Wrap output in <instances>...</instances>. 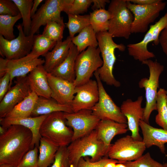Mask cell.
Segmentation results:
<instances>
[{
  "label": "cell",
  "instance_id": "cell-50",
  "mask_svg": "<svg viewBox=\"0 0 167 167\" xmlns=\"http://www.w3.org/2000/svg\"><path fill=\"white\" fill-rule=\"evenodd\" d=\"M7 128L1 126H0V135L3 134L6 131Z\"/></svg>",
  "mask_w": 167,
  "mask_h": 167
},
{
  "label": "cell",
  "instance_id": "cell-40",
  "mask_svg": "<svg viewBox=\"0 0 167 167\" xmlns=\"http://www.w3.org/2000/svg\"><path fill=\"white\" fill-rule=\"evenodd\" d=\"M92 2V0H74L67 14L79 15L84 13L87 11Z\"/></svg>",
  "mask_w": 167,
  "mask_h": 167
},
{
  "label": "cell",
  "instance_id": "cell-51",
  "mask_svg": "<svg viewBox=\"0 0 167 167\" xmlns=\"http://www.w3.org/2000/svg\"><path fill=\"white\" fill-rule=\"evenodd\" d=\"M116 167H126V166L123 163L120 162L116 164Z\"/></svg>",
  "mask_w": 167,
  "mask_h": 167
},
{
  "label": "cell",
  "instance_id": "cell-35",
  "mask_svg": "<svg viewBox=\"0 0 167 167\" xmlns=\"http://www.w3.org/2000/svg\"><path fill=\"white\" fill-rule=\"evenodd\" d=\"M57 42L42 34L34 35L33 44L30 53L38 58L41 55L44 56L54 47Z\"/></svg>",
  "mask_w": 167,
  "mask_h": 167
},
{
  "label": "cell",
  "instance_id": "cell-1",
  "mask_svg": "<svg viewBox=\"0 0 167 167\" xmlns=\"http://www.w3.org/2000/svg\"><path fill=\"white\" fill-rule=\"evenodd\" d=\"M32 134L23 126L13 125L0 135V165L16 167L31 149Z\"/></svg>",
  "mask_w": 167,
  "mask_h": 167
},
{
  "label": "cell",
  "instance_id": "cell-17",
  "mask_svg": "<svg viewBox=\"0 0 167 167\" xmlns=\"http://www.w3.org/2000/svg\"><path fill=\"white\" fill-rule=\"evenodd\" d=\"M47 77L51 91V98L60 104L71 106L75 94V86L73 83L56 77L48 72Z\"/></svg>",
  "mask_w": 167,
  "mask_h": 167
},
{
  "label": "cell",
  "instance_id": "cell-55",
  "mask_svg": "<svg viewBox=\"0 0 167 167\" xmlns=\"http://www.w3.org/2000/svg\"><path fill=\"white\" fill-rule=\"evenodd\" d=\"M166 100L167 101V90H166Z\"/></svg>",
  "mask_w": 167,
  "mask_h": 167
},
{
  "label": "cell",
  "instance_id": "cell-38",
  "mask_svg": "<svg viewBox=\"0 0 167 167\" xmlns=\"http://www.w3.org/2000/svg\"><path fill=\"white\" fill-rule=\"evenodd\" d=\"M38 152V148L35 146L26 154L16 167H39Z\"/></svg>",
  "mask_w": 167,
  "mask_h": 167
},
{
  "label": "cell",
  "instance_id": "cell-54",
  "mask_svg": "<svg viewBox=\"0 0 167 167\" xmlns=\"http://www.w3.org/2000/svg\"><path fill=\"white\" fill-rule=\"evenodd\" d=\"M70 167H77V166L74 165H71Z\"/></svg>",
  "mask_w": 167,
  "mask_h": 167
},
{
  "label": "cell",
  "instance_id": "cell-25",
  "mask_svg": "<svg viewBox=\"0 0 167 167\" xmlns=\"http://www.w3.org/2000/svg\"><path fill=\"white\" fill-rule=\"evenodd\" d=\"M79 53L76 46L73 44L65 59L50 73L55 76L73 83L75 78V62Z\"/></svg>",
  "mask_w": 167,
  "mask_h": 167
},
{
  "label": "cell",
  "instance_id": "cell-39",
  "mask_svg": "<svg viewBox=\"0 0 167 167\" xmlns=\"http://www.w3.org/2000/svg\"><path fill=\"white\" fill-rule=\"evenodd\" d=\"M67 146L59 147L55 156L52 165L50 167H70Z\"/></svg>",
  "mask_w": 167,
  "mask_h": 167
},
{
  "label": "cell",
  "instance_id": "cell-33",
  "mask_svg": "<svg viewBox=\"0 0 167 167\" xmlns=\"http://www.w3.org/2000/svg\"><path fill=\"white\" fill-rule=\"evenodd\" d=\"M68 20L66 23L72 38L77 33H79L86 27L90 25L89 15H84L68 14Z\"/></svg>",
  "mask_w": 167,
  "mask_h": 167
},
{
  "label": "cell",
  "instance_id": "cell-9",
  "mask_svg": "<svg viewBox=\"0 0 167 167\" xmlns=\"http://www.w3.org/2000/svg\"><path fill=\"white\" fill-rule=\"evenodd\" d=\"M127 7L133 14L134 19L132 24V33H144L148 31L149 24L159 16L160 12L166 6V2L158 0L149 5H139L126 0Z\"/></svg>",
  "mask_w": 167,
  "mask_h": 167
},
{
  "label": "cell",
  "instance_id": "cell-52",
  "mask_svg": "<svg viewBox=\"0 0 167 167\" xmlns=\"http://www.w3.org/2000/svg\"><path fill=\"white\" fill-rule=\"evenodd\" d=\"M0 167H12L10 166H9L6 165H0Z\"/></svg>",
  "mask_w": 167,
  "mask_h": 167
},
{
  "label": "cell",
  "instance_id": "cell-48",
  "mask_svg": "<svg viewBox=\"0 0 167 167\" xmlns=\"http://www.w3.org/2000/svg\"><path fill=\"white\" fill-rule=\"evenodd\" d=\"M43 1V0H34L31 9L32 17L34 15L36 12L37 8L40 3Z\"/></svg>",
  "mask_w": 167,
  "mask_h": 167
},
{
  "label": "cell",
  "instance_id": "cell-41",
  "mask_svg": "<svg viewBox=\"0 0 167 167\" xmlns=\"http://www.w3.org/2000/svg\"><path fill=\"white\" fill-rule=\"evenodd\" d=\"M88 157H85V159L83 157L80 158L78 161L77 167H104L108 162L117 161L105 156L99 161L92 162Z\"/></svg>",
  "mask_w": 167,
  "mask_h": 167
},
{
  "label": "cell",
  "instance_id": "cell-15",
  "mask_svg": "<svg viewBox=\"0 0 167 167\" xmlns=\"http://www.w3.org/2000/svg\"><path fill=\"white\" fill-rule=\"evenodd\" d=\"M76 95L71 107L73 112L83 109H91L98 102L99 91L96 80L91 79L88 82L75 88Z\"/></svg>",
  "mask_w": 167,
  "mask_h": 167
},
{
  "label": "cell",
  "instance_id": "cell-46",
  "mask_svg": "<svg viewBox=\"0 0 167 167\" xmlns=\"http://www.w3.org/2000/svg\"><path fill=\"white\" fill-rule=\"evenodd\" d=\"M7 59L2 58H0V78L4 76L7 72Z\"/></svg>",
  "mask_w": 167,
  "mask_h": 167
},
{
  "label": "cell",
  "instance_id": "cell-53",
  "mask_svg": "<svg viewBox=\"0 0 167 167\" xmlns=\"http://www.w3.org/2000/svg\"><path fill=\"white\" fill-rule=\"evenodd\" d=\"M163 167H167V163H165L163 164Z\"/></svg>",
  "mask_w": 167,
  "mask_h": 167
},
{
  "label": "cell",
  "instance_id": "cell-8",
  "mask_svg": "<svg viewBox=\"0 0 167 167\" xmlns=\"http://www.w3.org/2000/svg\"><path fill=\"white\" fill-rule=\"evenodd\" d=\"M100 48L90 46L77 56L75 62V86L83 84L90 79L93 74L103 65Z\"/></svg>",
  "mask_w": 167,
  "mask_h": 167
},
{
  "label": "cell",
  "instance_id": "cell-24",
  "mask_svg": "<svg viewBox=\"0 0 167 167\" xmlns=\"http://www.w3.org/2000/svg\"><path fill=\"white\" fill-rule=\"evenodd\" d=\"M96 131L98 138L107 147L110 148L111 142L117 135L126 133L128 130L127 124L120 123L111 120H100Z\"/></svg>",
  "mask_w": 167,
  "mask_h": 167
},
{
  "label": "cell",
  "instance_id": "cell-21",
  "mask_svg": "<svg viewBox=\"0 0 167 167\" xmlns=\"http://www.w3.org/2000/svg\"><path fill=\"white\" fill-rule=\"evenodd\" d=\"M139 127L143 136L142 141L146 148L156 146L162 153L165 154V144L167 143V131L153 127L142 120L140 122Z\"/></svg>",
  "mask_w": 167,
  "mask_h": 167
},
{
  "label": "cell",
  "instance_id": "cell-4",
  "mask_svg": "<svg viewBox=\"0 0 167 167\" xmlns=\"http://www.w3.org/2000/svg\"><path fill=\"white\" fill-rule=\"evenodd\" d=\"M64 112L57 111L48 114L40 127L43 137L59 147L67 146L71 142L73 131L66 123Z\"/></svg>",
  "mask_w": 167,
  "mask_h": 167
},
{
  "label": "cell",
  "instance_id": "cell-31",
  "mask_svg": "<svg viewBox=\"0 0 167 167\" xmlns=\"http://www.w3.org/2000/svg\"><path fill=\"white\" fill-rule=\"evenodd\" d=\"M166 90L160 88L158 90L156 100V110L155 121L156 123L162 129L167 131V101Z\"/></svg>",
  "mask_w": 167,
  "mask_h": 167
},
{
  "label": "cell",
  "instance_id": "cell-10",
  "mask_svg": "<svg viewBox=\"0 0 167 167\" xmlns=\"http://www.w3.org/2000/svg\"><path fill=\"white\" fill-rule=\"evenodd\" d=\"M19 31L18 36L9 40L0 35V54L8 60H14L24 57L31 52L34 42V36L26 35L22 24L16 26Z\"/></svg>",
  "mask_w": 167,
  "mask_h": 167
},
{
  "label": "cell",
  "instance_id": "cell-27",
  "mask_svg": "<svg viewBox=\"0 0 167 167\" xmlns=\"http://www.w3.org/2000/svg\"><path fill=\"white\" fill-rule=\"evenodd\" d=\"M59 147L49 140L41 137L38 147L39 167H48L53 163Z\"/></svg>",
  "mask_w": 167,
  "mask_h": 167
},
{
  "label": "cell",
  "instance_id": "cell-28",
  "mask_svg": "<svg viewBox=\"0 0 167 167\" xmlns=\"http://www.w3.org/2000/svg\"><path fill=\"white\" fill-rule=\"evenodd\" d=\"M38 97L34 92L32 91L24 100L16 105L5 118H19L31 117Z\"/></svg>",
  "mask_w": 167,
  "mask_h": 167
},
{
  "label": "cell",
  "instance_id": "cell-13",
  "mask_svg": "<svg viewBox=\"0 0 167 167\" xmlns=\"http://www.w3.org/2000/svg\"><path fill=\"white\" fill-rule=\"evenodd\" d=\"M64 116L67 125L73 131L72 141L95 130L100 120L93 114L91 109H83L75 112H64Z\"/></svg>",
  "mask_w": 167,
  "mask_h": 167
},
{
  "label": "cell",
  "instance_id": "cell-44",
  "mask_svg": "<svg viewBox=\"0 0 167 167\" xmlns=\"http://www.w3.org/2000/svg\"><path fill=\"white\" fill-rule=\"evenodd\" d=\"M159 39L163 51L167 57V26L161 32Z\"/></svg>",
  "mask_w": 167,
  "mask_h": 167
},
{
  "label": "cell",
  "instance_id": "cell-3",
  "mask_svg": "<svg viewBox=\"0 0 167 167\" xmlns=\"http://www.w3.org/2000/svg\"><path fill=\"white\" fill-rule=\"evenodd\" d=\"M96 36L103 61L102 66L96 71L102 81L108 85L119 87L121 83L116 79L113 74V66L116 59L115 50L117 49L124 51L126 46L122 43H115L108 31L97 33Z\"/></svg>",
  "mask_w": 167,
  "mask_h": 167
},
{
  "label": "cell",
  "instance_id": "cell-36",
  "mask_svg": "<svg viewBox=\"0 0 167 167\" xmlns=\"http://www.w3.org/2000/svg\"><path fill=\"white\" fill-rule=\"evenodd\" d=\"M45 26L42 34L43 35L56 42L62 41L65 24L51 21Z\"/></svg>",
  "mask_w": 167,
  "mask_h": 167
},
{
  "label": "cell",
  "instance_id": "cell-20",
  "mask_svg": "<svg viewBox=\"0 0 167 167\" xmlns=\"http://www.w3.org/2000/svg\"><path fill=\"white\" fill-rule=\"evenodd\" d=\"M47 115L19 118H0V123L1 126L6 128L11 125H18L23 126L30 129L33 136L31 145L32 149L35 146L39 147L41 138L40 134V127Z\"/></svg>",
  "mask_w": 167,
  "mask_h": 167
},
{
  "label": "cell",
  "instance_id": "cell-29",
  "mask_svg": "<svg viewBox=\"0 0 167 167\" xmlns=\"http://www.w3.org/2000/svg\"><path fill=\"white\" fill-rule=\"evenodd\" d=\"M71 40L79 53L85 50L87 47L96 48L98 46L96 33L91 25L84 28L78 35L71 38Z\"/></svg>",
  "mask_w": 167,
  "mask_h": 167
},
{
  "label": "cell",
  "instance_id": "cell-14",
  "mask_svg": "<svg viewBox=\"0 0 167 167\" xmlns=\"http://www.w3.org/2000/svg\"><path fill=\"white\" fill-rule=\"evenodd\" d=\"M15 85L11 88L0 102V118H4L32 92L27 76L17 78Z\"/></svg>",
  "mask_w": 167,
  "mask_h": 167
},
{
  "label": "cell",
  "instance_id": "cell-22",
  "mask_svg": "<svg viewBox=\"0 0 167 167\" xmlns=\"http://www.w3.org/2000/svg\"><path fill=\"white\" fill-rule=\"evenodd\" d=\"M72 44L71 38L69 36L64 41L57 42L52 50L44 56L43 66L47 72L50 73L64 61Z\"/></svg>",
  "mask_w": 167,
  "mask_h": 167
},
{
  "label": "cell",
  "instance_id": "cell-43",
  "mask_svg": "<svg viewBox=\"0 0 167 167\" xmlns=\"http://www.w3.org/2000/svg\"><path fill=\"white\" fill-rule=\"evenodd\" d=\"M10 80V75L8 72L0 78V102L9 89Z\"/></svg>",
  "mask_w": 167,
  "mask_h": 167
},
{
  "label": "cell",
  "instance_id": "cell-30",
  "mask_svg": "<svg viewBox=\"0 0 167 167\" xmlns=\"http://www.w3.org/2000/svg\"><path fill=\"white\" fill-rule=\"evenodd\" d=\"M89 15L90 25L96 34L108 31L111 15L108 10L105 9L95 10Z\"/></svg>",
  "mask_w": 167,
  "mask_h": 167
},
{
  "label": "cell",
  "instance_id": "cell-26",
  "mask_svg": "<svg viewBox=\"0 0 167 167\" xmlns=\"http://www.w3.org/2000/svg\"><path fill=\"white\" fill-rule=\"evenodd\" d=\"M57 111L73 112L71 106L60 104L53 99L38 96L31 116L36 117L47 115Z\"/></svg>",
  "mask_w": 167,
  "mask_h": 167
},
{
  "label": "cell",
  "instance_id": "cell-47",
  "mask_svg": "<svg viewBox=\"0 0 167 167\" xmlns=\"http://www.w3.org/2000/svg\"><path fill=\"white\" fill-rule=\"evenodd\" d=\"M132 3L139 5H147L153 4L158 0H129Z\"/></svg>",
  "mask_w": 167,
  "mask_h": 167
},
{
  "label": "cell",
  "instance_id": "cell-12",
  "mask_svg": "<svg viewBox=\"0 0 167 167\" xmlns=\"http://www.w3.org/2000/svg\"><path fill=\"white\" fill-rule=\"evenodd\" d=\"M146 147L142 141L127 135L117 140L112 144L107 156L120 162L135 160L142 155Z\"/></svg>",
  "mask_w": 167,
  "mask_h": 167
},
{
  "label": "cell",
  "instance_id": "cell-2",
  "mask_svg": "<svg viewBox=\"0 0 167 167\" xmlns=\"http://www.w3.org/2000/svg\"><path fill=\"white\" fill-rule=\"evenodd\" d=\"M70 165L77 166L79 159L90 156L92 162L100 161L107 156L110 148L99 139L95 130L88 135L76 139L67 146Z\"/></svg>",
  "mask_w": 167,
  "mask_h": 167
},
{
  "label": "cell",
  "instance_id": "cell-16",
  "mask_svg": "<svg viewBox=\"0 0 167 167\" xmlns=\"http://www.w3.org/2000/svg\"><path fill=\"white\" fill-rule=\"evenodd\" d=\"M143 97L139 96L135 101L128 99L122 102L120 109L126 118L128 130L131 132V136L134 139L142 141L139 133V123L143 120L144 108L142 106Z\"/></svg>",
  "mask_w": 167,
  "mask_h": 167
},
{
  "label": "cell",
  "instance_id": "cell-45",
  "mask_svg": "<svg viewBox=\"0 0 167 167\" xmlns=\"http://www.w3.org/2000/svg\"><path fill=\"white\" fill-rule=\"evenodd\" d=\"M93 3L91 8L93 10L105 9V7L107 3L110 2L108 0H92Z\"/></svg>",
  "mask_w": 167,
  "mask_h": 167
},
{
  "label": "cell",
  "instance_id": "cell-19",
  "mask_svg": "<svg viewBox=\"0 0 167 167\" xmlns=\"http://www.w3.org/2000/svg\"><path fill=\"white\" fill-rule=\"evenodd\" d=\"M151 42L156 45H158L159 40L156 36V32L154 24L150 26L149 29L143 39L140 42L130 44L127 46L128 54L134 58L142 62L146 60L154 58L155 55L148 51L147 46Z\"/></svg>",
  "mask_w": 167,
  "mask_h": 167
},
{
  "label": "cell",
  "instance_id": "cell-34",
  "mask_svg": "<svg viewBox=\"0 0 167 167\" xmlns=\"http://www.w3.org/2000/svg\"><path fill=\"white\" fill-rule=\"evenodd\" d=\"M22 18L20 13L15 16L0 15V35L9 40L15 38L13 27L15 23Z\"/></svg>",
  "mask_w": 167,
  "mask_h": 167
},
{
  "label": "cell",
  "instance_id": "cell-49",
  "mask_svg": "<svg viewBox=\"0 0 167 167\" xmlns=\"http://www.w3.org/2000/svg\"><path fill=\"white\" fill-rule=\"evenodd\" d=\"M120 163L117 161H112L107 163L104 167H116V163Z\"/></svg>",
  "mask_w": 167,
  "mask_h": 167
},
{
  "label": "cell",
  "instance_id": "cell-5",
  "mask_svg": "<svg viewBox=\"0 0 167 167\" xmlns=\"http://www.w3.org/2000/svg\"><path fill=\"white\" fill-rule=\"evenodd\" d=\"M142 63L147 66L149 72V78L141 79L138 83L139 87L144 88L145 91L146 105L142 120L149 124V119L152 113L154 110H156L159 79L164 68L163 65L157 61H153L150 59L145 60Z\"/></svg>",
  "mask_w": 167,
  "mask_h": 167
},
{
  "label": "cell",
  "instance_id": "cell-32",
  "mask_svg": "<svg viewBox=\"0 0 167 167\" xmlns=\"http://www.w3.org/2000/svg\"><path fill=\"white\" fill-rule=\"evenodd\" d=\"M17 6L22 19V24L26 35H30L32 24L31 9L33 0H12Z\"/></svg>",
  "mask_w": 167,
  "mask_h": 167
},
{
  "label": "cell",
  "instance_id": "cell-18",
  "mask_svg": "<svg viewBox=\"0 0 167 167\" xmlns=\"http://www.w3.org/2000/svg\"><path fill=\"white\" fill-rule=\"evenodd\" d=\"M45 62V59L39 58L30 53L19 59L8 60L7 71L11 77L9 89L13 79L26 76L35 68L42 65Z\"/></svg>",
  "mask_w": 167,
  "mask_h": 167
},
{
  "label": "cell",
  "instance_id": "cell-6",
  "mask_svg": "<svg viewBox=\"0 0 167 167\" xmlns=\"http://www.w3.org/2000/svg\"><path fill=\"white\" fill-rule=\"evenodd\" d=\"M108 10L111 15L108 32L113 37L128 39L131 33L133 14L127 7L126 0H112Z\"/></svg>",
  "mask_w": 167,
  "mask_h": 167
},
{
  "label": "cell",
  "instance_id": "cell-7",
  "mask_svg": "<svg viewBox=\"0 0 167 167\" xmlns=\"http://www.w3.org/2000/svg\"><path fill=\"white\" fill-rule=\"evenodd\" d=\"M74 0H46L32 17V24L30 35H34L38 33L42 25L49 22L55 21L65 24L62 11L68 13Z\"/></svg>",
  "mask_w": 167,
  "mask_h": 167
},
{
  "label": "cell",
  "instance_id": "cell-23",
  "mask_svg": "<svg viewBox=\"0 0 167 167\" xmlns=\"http://www.w3.org/2000/svg\"><path fill=\"white\" fill-rule=\"evenodd\" d=\"M47 73L43 66L40 65L29 74L27 78L32 91L38 96L50 98L51 91L48 83Z\"/></svg>",
  "mask_w": 167,
  "mask_h": 167
},
{
  "label": "cell",
  "instance_id": "cell-11",
  "mask_svg": "<svg viewBox=\"0 0 167 167\" xmlns=\"http://www.w3.org/2000/svg\"><path fill=\"white\" fill-rule=\"evenodd\" d=\"M94 75L98 84L99 99L91 109L93 114L100 120H111L127 124L126 118L122 113L120 108L115 104L107 92L96 71Z\"/></svg>",
  "mask_w": 167,
  "mask_h": 167
},
{
  "label": "cell",
  "instance_id": "cell-42",
  "mask_svg": "<svg viewBox=\"0 0 167 167\" xmlns=\"http://www.w3.org/2000/svg\"><path fill=\"white\" fill-rule=\"evenodd\" d=\"M20 13L17 6L12 0H0V15L15 16Z\"/></svg>",
  "mask_w": 167,
  "mask_h": 167
},
{
  "label": "cell",
  "instance_id": "cell-37",
  "mask_svg": "<svg viewBox=\"0 0 167 167\" xmlns=\"http://www.w3.org/2000/svg\"><path fill=\"white\" fill-rule=\"evenodd\" d=\"M121 163L126 167H163V164L154 160L149 152L135 160Z\"/></svg>",
  "mask_w": 167,
  "mask_h": 167
}]
</instances>
